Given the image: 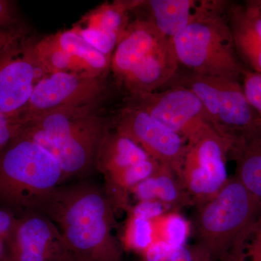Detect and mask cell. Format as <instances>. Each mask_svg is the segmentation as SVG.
Listing matches in <instances>:
<instances>
[{"mask_svg":"<svg viewBox=\"0 0 261 261\" xmlns=\"http://www.w3.org/2000/svg\"><path fill=\"white\" fill-rule=\"evenodd\" d=\"M15 15L13 3L6 0H0V29H10L16 22Z\"/></svg>","mask_w":261,"mask_h":261,"instance_id":"cell-29","label":"cell"},{"mask_svg":"<svg viewBox=\"0 0 261 261\" xmlns=\"http://www.w3.org/2000/svg\"><path fill=\"white\" fill-rule=\"evenodd\" d=\"M260 202L238 178L228 179L213 198L197 205V246L211 260L231 261L242 239L251 228Z\"/></svg>","mask_w":261,"mask_h":261,"instance_id":"cell-5","label":"cell"},{"mask_svg":"<svg viewBox=\"0 0 261 261\" xmlns=\"http://www.w3.org/2000/svg\"></svg>","mask_w":261,"mask_h":261,"instance_id":"cell-36","label":"cell"},{"mask_svg":"<svg viewBox=\"0 0 261 261\" xmlns=\"http://www.w3.org/2000/svg\"><path fill=\"white\" fill-rule=\"evenodd\" d=\"M22 125L0 114V152L18 135Z\"/></svg>","mask_w":261,"mask_h":261,"instance_id":"cell-27","label":"cell"},{"mask_svg":"<svg viewBox=\"0 0 261 261\" xmlns=\"http://www.w3.org/2000/svg\"><path fill=\"white\" fill-rule=\"evenodd\" d=\"M21 37H23V34L18 31L12 29H0V51Z\"/></svg>","mask_w":261,"mask_h":261,"instance_id":"cell-30","label":"cell"},{"mask_svg":"<svg viewBox=\"0 0 261 261\" xmlns=\"http://www.w3.org/2000/svg\"><path fill=\"white\" fill-rule=\"evenodd\" d=\"M257 261H261V260H257Z\"/></svg>","mask_w":261,"mask_h":261,"instance_id":"cell-34","label":"cell"},{"mask_svg":"<svg viewBox=\"0 0 261 261\" xmlns=\"http://www.w3.org/2000/svg\"><path fill=\"white\" fill-rule=\"evenodd\" d=\"M170 261H212L210 256L202 249L196 245L188 247L186 245L173 251Z\"/></svg>","mask_w":261,"mask_h":261,"instance_id":"cell-26","label":"cell"},{"mask_svg":"<svg viewBox=\"0 0 261 261\" xmlns=\"http://www.w3.org/2000/svg\"><path fill=\"white\" fill-rule=\"evenodd\" d=\"M228 5L202 15L173 38L178 63L189 71L240 80L247 69L233 45L226 18Z\"/></svg>","mask_w":261,"mask_h":261,"instance_id":"cell-6","label":"cell"},{"mask_svg":"<svg viewBox=\"0 0 261 261\" xmlns=\"http://www.w3.org/2000/svg\"><path fill=\"white\" fill-rule=\"evenodd\" d=\"M130 194H133L139 202L157 200L169 208H178L192 204L176 173L162 164L155 174L136 185Z\"/></svg>","mask_w":261,"mask_h":261,"instance_id":"cell-19","label":"cell"},{"mask_svg":"<svg viewBox=\"0 0 261 261\" xmlns=\"http://www.w3.org/2000/svg\"><path fill=\"white\" fill-rule=\"evenodd\" d=\"M64 181L58 161L19 133L0 152V202L13 213L37 211Z\"/></svg>","mask_w":261,"mask_h":261,"instance_id":"cell-4","label":"cell"},{"mask_svg":"<svg viewBox=\"0 0 261 261\" xmlns=\"http://www.w3.org/2000/svg\"><path fill=\"white\" fill-rule=\"evenodd\" d=\"M6 247L10 261H72L74 256L57 225L37 211L18 216Z\"/></svg>","mask_w":261,"mask_h":261,"instance_id":"cell-13","label":"cell"},{"mask_svg":"<svg viewBox=\"0 0 261 261\" xmlns=\"http://www.w3.org/2000/svg\"><path fill=\"white\" fill-rule=\"evenodd\" d=\"M151 158L135 141L113 128L111 123L99 145L95 162L96 169L104 178L105 193L111 204L119 199L130 171Z\"/></svg>","mask_w":261,"mask_h":261,"instance_id":"cell-14","label":"cell"},{"mask_svg":"<svg viewBox=\"0 0 261 261\" xmlns=\"http://www.w3.org/2000/svg\"><path fill=\"white\" fill-rule=\"evenodd\" d=\"M37 212L59 228L70 251L84 261H121L113 228L114 208L104 191L89 182L60 186Z\"/></svg>","mask_w":261,"mask_h":261,"instance_id":"cell-1","label":"cell"},{"mask_svg":"<svg viewBox=\"0 0 261 261\" xmlns=\"http://www.w3.org/2000/svg\"><path fill=\"white\" fill-rule=\"evenodd\" d=\"M141 0L105 3L88 12L72 29L94 49L111 58Z\"/></svg>","mask_w":261,"mask_h":261,"instance_id":"cell-15","label":"cell"},{"mask_svg":"<svg viewBox=\"0 0 261 261\" xmlns=\"http://www.w3.org/2000/svg\"><path fill=\"white\" fill-rule=\"evenodd\" d=\"M35 51L38 59L47 75L69 73L97 77L82 61L59 47L51 35L36 41Z\"/></svg>","mask_w":261,"mask_h":261,"instance_id":"cell-20","label":"cell"},{"mask_svg":"<svg viewBox=\"0 0 261 261\" xmlns=\"http://www.w3.org/2000/svg\"><path fill=\"white\" fill-rule=\"evenodd\" d=\"M227 2L217 0H149L142 1L147 20L172 39L195 20Z\"/></svg>","mask_w":261,"mask_h":261,"instance_id":"cell-17","label":"cell"},{"mask_svg":"<svg viewBox=\"0 0 261 261\" xmlns=\"http://www.w3.org/2000/svg\"><path fill=\"white\" fill-rule=\"evenodd\" d=\"M169 209L161 201L157 200L140 201L137 205L129 208L127 214L129 217L153 221L163 216Z\"/></svg>","mask_w":261,"mask_h":261,"instance_id":"cell-25","label":"cell"},{"mask_svg":"<svg viewBox=\"0 0 261 261\" xmlns=\"http://www.w3.org/2000/svg\"><path fill=\"white\" fill-rule=\"evenodd\" d=\"M108 91L106 75L91 77L69 73H51L36 86L15 122L25 124L56 110L102 103Z\"/></svg>","mask_w":261,"mask_h":261,"instance_id":"cell-9","label":"cell"},{"mask_svg":"<svg viewBox=\"0 0 261 261\" xmlns=\"http://www.w3.org/2000/svg\"><path fill=\"white\" fill-rule=\"evenodd\" d=\"M51 35L59 47L82 61L96 76L107 75L111 70V58L94 49L73 29Z\"/></svg>","mask_w":261,"mask_h":261,"instance_id":"cell-21","label":"cell"},{"mask_svg":"<svg viewBox=\"0 0 261 261\" xmlns=\"http://www.w3.org/2000/svg\"><path fill=\"white\" fill-rule=\"evenodd\" d=\"M126 103L148 113L185 140L211 124L200 99L181 86L169 85L151 93L128 96Z\"/></svg>","mask_w":261,"mask_h":261,"instance_id":"cell-12","label":"cell"},{"mask_svg":"<svg viewBox=\"0 0 261 261\" xmlns=\"http://www.w3.org/2000/svg\"><path fill=\"white\" fill-rule=\"evenodd\" d=\"M35 42L23 36L0 51V114L14 122L47 75L36 54Z\"/></svg>","mask_w":261,"mask_h":261,"instance_id":"cell-10","label":"cell"},{"mask_svg":"<svg viewBox=\"0 0 261 261\" xmlns=\"http://www.w3.org/2000/svg\"><path fill=\"white\" fill-rule=\"evenodd\" d=\"M18 216L13 211L0 207V238L6 244L13 232Z\"/></svg>","mask_w":261,"mask_h":261,"instance_id":"cell-28","label":"cell"},{"mask_svg":"<svg viewBox=\"0 0 261 261\" xmlns=\"http://www.w3.org/2000/svg\"><path fill=\"white\" fill-rule=\"evenodd\" d=\"M123 241L126 249L142 254L154 242L152 221L128 216Z\"/></svg>","mask_w":261,"mask_h":261,"instance_id":"cell-23","label":"cell"},{"mask_svg":"<svg viewBox=\"0 0 261 261\" xmlns=\"http://www.w3.org/2000/svg\"><path fill=\"white\" fill-rule=\"evenodd\" d=\"M242 79V85L247 100L261 117V73L246 69Z\"/></svg>","mask_w":261,"mask_h":261,"instance_id":"cell-24","label":"cell"},{"mask_svg":"<svg viewBox=\"0 0 261 261\" xmlns=\"http://www.w3.org/2000/svg\"><path fill=\"white\" fill-rule=\"evenodd\" d=\"M0 261H10L6 244L0 238Z\"/></svg>","mask_w":261,"mask_h":261,"instance_id":"cell-32","label":"cell"},{"mask_svg":"<svg viewBox=\"0 0 261 261\" xmlns=\"http://www.w3.org/2000/svg\"><path fill=\"white\" fill-rule=\"evenodd\" d=\"M231 140L207 124L186 140L178 179L192 204L204 203L226 185Z\"/></svg>","mask_w":261,"mask_h":261,"instance_id":"cell-8","label":"cell"},{"mask_svg":"<svg viewBox=\"0 0 261 261\" xmlns=\"http://www.w3.org/2000/svg\"><path fill=\"white\" fill-rule=\"evenodd\" d=\"M260 3H261V0H260Z\"/></svg>","mask_w":261,"mask_h":261,"instance_id":"cell-35","label":"cell"},{"mask_svg":"<svg viewBox=\"0 0 261 261\" xmlns=\"http://www.w3.org/2000/svg\"><path fill=\"white\" fill-rule=\"evenodd\" d=\"M228 154L236 161V178L261 202V121L233 136Z\"/></svg>","mask_w":261,"mask_h":261,"instance_id":"cell-18","label":"cell"},{"mask_svg":"<svg viewBox=\"0 0 261 261\" xmlns=\"http://www.w3.org/2000/svg\"><path fill=\"white\" fill-rule=\"evenodd\" d=\"M249 255L251 257V261L261 260V226L257 229L255 240L250 247Z\"/></svg>","mask_w":261,"mask_h":261,"instance_id":"cell-31","label":"cell"},{"mask_svg":"<svg viewBox=\"0 0 261 261\" xmlns=\"http://www.w3.org/2000/svg\"><path fill=\"white\" fill-rule=\"evenodd\" d=\"M179 67L172 39L142 18L130 20L111 57V72L127 96L162 89Z\"/></svg>","mask_w":261,"mask_h":261,"instance_id":"cell-3","label":"cell"},{"mask_svg":"<svg viewBox=\"0 0 261 261\" xmlns=\"http://www.w3.org/2000/svg\"><path fill=\"white\" fill-rule=\"evenodd\" d=\"M101 103L62 108L22 125L19 134L36 142L61 165L65 181L95 168L98 149L111 126Z\"/></svg>","mask_w":261,"mask_h":261,"instance_id":"cell-2","label":"cell"},{"mask_svg":"<svg viewBox=\"0 0 261 261\" xmlns=\"http://www.w3.org/2000/svg\"><path fill=\"white\" fill-rule=\"evenodd\" d=\"M154 230V241L160 240L166 242L174 250L186 245L188 237V223L177 213L164 214L152 221Z\"/></svg>","mask_w":261,"mask_h":261,"instance_id":"cell-22","label":"cell"},{"mask_svg":"<svg viewBox=\"0 0 261 261\" xmlns=\"http://www.w3.org/2000/svg\"><path fill=\"white\" fill-rule=\"evenodd\" d=\"M72 261H84L82 260V259H81L80 257H77L76 255H74V256H73V260Z\"/></svg>","mask_w":261,"mask_h":261,"instance_id":"cell-33","label":"cell"},{"mask_svg":"<svg viewBox=\"0 0 261 261\" xmlns=\"http://www.w3.org/2000/svg\"><path fill=\"white\" fill-rule=\"evenodd\" d=\"M168 85L181 86L193 92L213 126L230 140L261 121L247 100L240 80L178 72Z\"/></svg>","mask_w":261,"mask_h":261,"instance_id":"cell-7","label":"cell"},{"mask_svg":"<svg viewBox=\"0 0 261 261\" xmlns=\"http://www.w3.org/2000/svg\"><path fill=\"white\" fill-rule=\"evenodd\" d=\"M113 128L128 136L152 159L179 176L186 140L140 108L126 103L111 121Z\"/></svg>","mask_w":261,"mask_h":261,"instance_id":"cell-11","label":"cell"},{"mask_svg":"<svg viewBox=\"0 0 261 261\" xmlns=\"http://www.w3.org/2000/svg\"><path fill=\"white\" fill-rule=\"evenodd\" d=\"M226 18L240 61L261 73L260 0L228 6Z\"/></svg>","mask_w":261,"mask_h":261,"instance_id":"cell-16","label":"cell"}]
</instances>
